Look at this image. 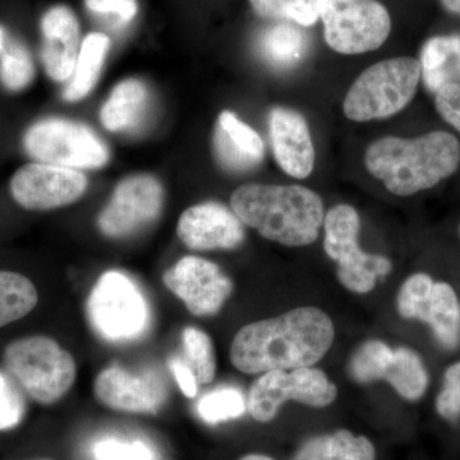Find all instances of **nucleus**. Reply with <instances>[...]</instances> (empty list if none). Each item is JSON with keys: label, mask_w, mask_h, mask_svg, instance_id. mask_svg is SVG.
<instances>
[{"label": "nucleus", "mask_w": 460, "mask_h": 460, "mask_svg": "<svg viewBox=\"0 0 460 460\" xmlns=\"http://www.w3.org/2000/svg\"><path fill=\"white\" fill-rule=\"evenodd\" d=\"M292 460H376V449L366 436L338 429L305 441Z\"/></svg>", "instance_id": "412c9836"}, {"label": "nucleus", "mask_w": 460, "mask_h": 460, "mask_svg": "<svg viewBox=\"0 0 460 460\" xmlns=\"http://www.w3.org/2000/svg\"><path fill=\"white\" fill-rule=\"evenodd\" d=\"M323 250L337 262L338 279L350 292L370 293L377 280L392 271L389 259L365 252L359 247L361 219L352 206L337 205L330 208L323 217Z\"/></svg>", "instance_id": "0eeeda50"}, {"label": "nucleus", "mask_w": 460, "mask_h": 460, "mask_svg": "<svg viewBox=\"0 0 460 460\" xmlns=\"http://www.w3.org/2000/svg\"><path fill=\"white\" fill-rule=\"evenodd\" d=\"M172 375H174L175 381L180 386L181 392L183 393L187 398L193 399L198 395V378H196L195 372L187 365L186 361H181L180 358H172L171 362Z\"/></svg>", "instance_id": "4c0bfd02"}, {"label": "nucleus", "mask_w": 460, "mask_h": 460, "mask_svg": "<svg viewBox=\"0 0 460 460\" xmlns=\"http://www.w3.org/2000/svg\"><path fill=\"white\" fill-rule=\"evenodd\" d=\"M260 56L274 68L287 69L304 59L307 38L290 23H278L266 29L259 39Z\"/></svg>", "instance_id": "b1692460"}, {"label": "nucleus", "mask_w": 460, "mask_h": 460, "mask_svg": "<svg viewBox=\"0 0 460 460\" xmlns=\"http://www.w3.org/2000/svg\"><path fill=\"white\" fill-rule=\"evenodd\" d=\"M230 205L242 223L283 246L314 243L323 224V199L302 186L246 184L233 192Z\"/></svg>", "instance_id": "7ed1b4c3"}, {"label": "nucleus", "mask_w": 460, "mask_h": 460, "mask_svg": "<svg viewBox=\"0 0 460 460\" xmlns=\"http://www.w3.org/2000/svg\"><path fill=\"white\" fill-rule=\"evenodd\" d=\"M184 353L187 365L195 372L199 384H210L217 372V362L211 339L202 330L196 328L184 329Z\"/></svg>", "instance_id": "7c9ffc66"}, {"label": "nucleus", "mask_w": 460, "mask_h": 460, "mask_svg": "<svg viewBox=\"0 0 460 460\" xmlns=\"http://www.w3.org/2000/svg\"><path fill=\"white\" fill-rule=\"evenodd\" d=\"M163 281L190 314L199 317L219 313L233 290L232 281L217 263L196 256L181 259Z\"/></svg>", "instance_id": "ddd939ff"}, {"label": "nucleus", "mask_w": 460, "mask_h": 460, "mask_svg": "<svg viewBox=\"0 0 460 460\" xmlns=\"http://www.w3.org/2000/svg\"><path fill=\"white\" fill-rule=\"evenodd\" d=\"M445 11L460 16V0H440Z\"/></svg>", "instance_id": "58836bf2"}, {"label": "nucleus", "mask_w": 460, "mask_h": 460, "mask_svg": "<svg viewBox=\"0 0 460 460\" xmlns=\"http://www.w3.org/2000/svg\"><path fill=\"white\" fill-rule=\"evenodd\" d=\"M383 380L405 401L416 402L429 387V372L419 353L411 348H396Z\"/></svg>", "instance_id": "393cba45"}, {"label": "nucleus", "mask_w": 460, "mask_h": 460, "mask_svg": "<svg viewBox=\"0 0 460 460\" xmlns=\"http://www.w3.org/2000/svg\"><path fill=\"white\" fill-rule=\"evenodd\" d=\"M438 416L449 422L460 419V362L454 363L444 375V385L436 399Z\"/></svg>", "instance_id": "f704fd0d"}, {"label": "nucleus", "mask_w": 460, "mask_h": 460, "mask_svg": "<svg viewBox=\"0 0 460 460\" xmlns=\"http://www.w3.org/2000/svg\"><path fill=\"white\" fill-rule=\"evenodd\" d=\"M366 168L393 195L411 196L452 177L460 165V144L452 133L417 138L384 137L367 148Z\"/></svg>", "instance_id": "f03ea898"}, {"label": "nucleus", "mask_w": 460, "mask_h": 460, "mask_svg": "<svg viewBox=\"0 0 460 460\" xmlns=\"http://www.w3.org/2000/svg\"><path fill=\"white\" fill-rule=\"evenodd\" d=\"M109 49L111 39L105 33L91 32L84 39L71 83L66 84L63 93L66 102H78L89 95L98 84Z\"/></svg>", "instance_id": "4be33fe9"}, {"label": "nucleus", "mask_w": 460, "mask_h": 460, "mask_svg": "<svg viewBox=\"0 0 460 460\" xmlns=\"http://www.w3.org/2000/svg\"><path fill=\"white\" fill-rule=\"evenodd\" d=\"M459 233H460V226H459Z\"/></svg>", "instance_id": "37998d69"}, {"label": "nucleus", "mask_w": 460, "mask_h": 460, "mask_svg": "<svg viewBox=\"0 0 460 460\" xmlns=\"http://www.w3.org/2000/svg\"><path fill=\"white\" fill-rule=\"evenodd\" d=\"M214 154L226 171L244 172L261 164L265 145L252 127L224 111L215 127Z\"/></svg>", "instance_id": "a211bd4d"}, {"label": "nucleus", "mask_w": 460, "mask_h": 460, "mask_svg": "<svg viewBox=\"0 0 460 460\" xmlns=\"http://www.w3.org/2000/svg\"><path fill=\"white\" fill-rule=\"evenodd\" d=\"M86 310L93 332L113 343L140 338L150 323V308L140 288L119 271L104 272L99 278Z\"/></svg>", "instance_id": "423d86ee"}, {"label": "nucleus", "mask_w": 460, "mask_h": 460, "mask_svg": "<svg viewBox=\"0 0 460 460\" xmlns=\"http://www.w3.org/2000/svg\"><path fill=\"white\" fill-rule=\"evenodd\" d=\"M435 281L428 274L417 272L402 283L396 298V307L407 320L423 321Z\"/></svg>", "instance_id": "2f4dec72"}, {"label": "nucleus", "mask_w": 460, "mask_h": 460, "mask_svg": "<svg viewBox=\"0 0 460 460\" xmlns=\"http://www.w3.org/2000/svg\"><path fill=\"white\" fill-rule=\"evenodd\" d=\"M25 413V402L11 378L0 372V431L16 428Z\"/></svg>", "instance_id": "72a5a7b5"}, {"label": "nucleus", "mask_w": 460, "mask_h": 460, "mask_svg": "<svg viewBox=\"0 0 460 460\" xmlns=\"http://www.w3.org/2000/svg\"><path fill=\"white\" fill-rule=\"evenodd\" d=\"M239 460H274L271 459L270 456H262V454H248V456H243Z\"/></svg>", "instance_id": "a19ab883"}, {"label": "nucleus", "mask_w": 460, "mask_h": 460, "mask_svg": "<svg viewBox=\"0 0 460 460\" xmlns=\"http://www.w3.org/2000/svg\"><path fill=\"white\" fill-rule=\"evenodd\" d=\"M39 302V293L25 275L0 271V328L23 319Z\"/></svg>", "instance_id": "a878e982"}, {"label": "nucleus", "mask_w": 460, "mask_h": 460, "mask_svg": "<svg viewBox=\"0 0 460 460\" xmlns=\"http://www.w3.org/2000/svg\"><path fill=\"white\" fill-rule=\"evenodd\" d=\"M35 77L31 54L9 36L4 49L0 53V81L11 91L25 90Z\"/></svg>", "instance_id": "cd10ccee"}, {"label": "nucleus", "mask_w": 460, "mask_h": 460, "mask_svg": "<svg viewBox=\"0 0 460 460\" xmlns=\"http://www.w3.org/2000/svg\"><path fill=\"white\" fill-rule=\"evenodd\" d=\"M89 11L98 14H111L123 22L133 20L138 11L137 0H84Z\"/></svg>", "instance_id": "e433bc0d"}, {"label": "nucleus", "mask_w": 460, "mask_h": 460, "mask_svg": "<svg viewBox=\"0 0 460 460\" xmlns=\"http://www.w3.org/2000/svg\"><path fill=\"white\" fill-rule=\"evenodd\" d=\"M93 392L105 407L128 413H157L168 398L164 381L156 372H132L118 366L100 372Z\"/></svg>", "instance_id": "4468645a"}, {"label": "nucleus", "mask_w": 460, "mask_h": 460, "mask_svg": "<svg viewBox=\"0 0 460 460\" xmlns=\"http://www.w3.org/2000/svg\"><path fill=\"white\" fill-rule=\"evenodd\" d=\"M87 184L86 175L77 169L30 163L14 172L11 193L21 208L47 211L74 204L83 198Z\"/></svg>", "instance_id": "9b49d317"}, {"label": "nucleus", "mask_w": 460, "mask_h": 460, "mask_svg": "<svg viewBox=\"0 0 460 460\" xmlns=\"http://www.w3.org/2000/svg\"><path fill=\"white\" fill-rule=\"evenodd\" d=\"M95 460H155V454L142 441H120L115 438L93 445Z\"/></svg>", "instance_id": "473e14b6"}, {"label": "nucleus", "mask_w": 460, "mask_h": 460, "mask_svg": "<svg viewBox=\"0 0 460 460\" xmlns=\"http://www.w3.org/2000/svg\"><path fill=\"white\" fill-rule=\"evenodd\" d=\"M42 65L54 81L72 77L80 53V22L66 5L50 8L41 20Z\"/></svg>", "instance_id": "f3484780"}, {"label": "nucleus", "mask_w": 460, "mask_h": 460, "mask_svg": "<svg viewBox=\"0 0 460 460\" xmlns=\"http://www.w3.org/2000/svg\"><path fill=\"white\" fill-rule=\"evenodd\" d=\"M337 386L319 368L265 372L251 386L247 411L257 422L269 423L284 402L293 401L313 408L328 407L337 399Z\"/></svg>", "instance_id": "9d476101"}, {"label": "nucleus", "mask_w": 460, "mask_h": 460, "mask_svg": "<svg viewBox=\"0 0 460 460\" xmlns=\"http://www.w3.org/2000/svg\"><path fill=\"white\" fill-rule=\"evenodd\" d=\"M8 32L7 30L4 29L2 25H0V53H2L3 49L5 48V44L8 41Z\"/></svg>", "instance_id": "ea45409f"}, {"label": "nucleus", "mask_w": 460, "mask_h": 460, "mask_svg": "<svg viewBox=\"0 0 460 460\" xmlns=\"http://www.w3.org/2000/svg\"><path fill=\"white\" fill-rule=\"evenodd\" d=\"M5 370L40 404H53L74 386L77 367L71 353L53 338L33 335L17 339L3 353Z\"/></svg>", "instance_id": "20e7f679"}, {"label": "nucleus", "mask_w": 460, "mask_h": 460, "mask_svg": "<svg viewBox=\"0 0 460 460\" xmlns=\"http://www.w3.org/2000/svg\"><path fill=\"white\" fill-rule=\"evenodd\" d=\"M326 44L345 56L376 50L389 38L392 18L377 0H319Z\"/></svg>", "instance_id": "6e6552de"}, {"label": "nucleus", "mask_w": 460, "mask_h": 460, "mask_svg": "<svg viewBox=\"0 0 460 460\" xmlns=\"http://www.w3.org/2000/svg\"><path fill=\"white\" fill-rule=\"evenodd\" d=\"M163 189L151 175H133L115 187L111 201L99 215V228L111 238L131 235L159 217Z\"/></svg>", "instance_id": "f8f14e48"}, {"label": "nucleus", "mask_w": 460, "mask_h": 460, "mask_svg": "<svg viewBox=\"0 0 460 460\" xmlns=\"http://www.w3.org/2000/svg\"><path fill=\"white\" fill-rule=\"evenodd\" d=\"M146 84L138 80L118 84L102 109V126L111 132L133 131L141 126L148 109Z\"/></svg>", "instance_id": "aec40b11"}, {"label": "nucleus", "mask_w": 460, "mask_h": 460, "mask_svg": "<svg viewBox=\"0 0 460 460\" xmlns=\"http://www.w3.org/2000/svg\"><path fill=\"white\" fill-rule=\"evenodd\" d=\"M177 234L193 251L233 250L244 241L241 220L219 202L187 208L178 220Z\"/></svg>", "instance_id": "2eb2a0df"}, {"label": "nucleus", "mask_w": 460, "mask_h": 460, "mask_svg": "<svg viewBox=\"0 0 460 460\" xmlns=\"http://www.w3.org/2000/svg\"><path fill=\"white\" fill-rule=\"evenodd\" d=\"M420 80L414 58L385 59L371 66L356 81L344 100V114L354 122L384 119L407 107Z\"/></svg>", "instance_id": "39448f33"}, {"label": "nucleus", "mask_w": 460, "mask_h": 460, "mask_svg": "<svg viewBox=\"0 0 460 460\" xmlns=\"http://www.w3.org/2000/svg\"><path fill=\"white\" fill-rule=\"evenodd\" d=\"M36 460H50V459H36Z\"/></svg>", "instance_id": "79ce46f5"}, {"label": "nucleus", "mask_w": 460, "mask_h": 460, "mask_svg": "<svg viewBox=\"0 0 460 460\" xmlns=\"http://www.w3.org/2000/svg\"><path fill=\"white\" fill-rule=\"evenodd\" d=\"M420 77L429 93L445 84H460V35H441L423 44L420 58Z\"/></svg>", "instance_id": "6ab92c4d"}, {"label": "nucleus", "mask_w": 460, "mask_h": 460, "mask_svg": "<svg viewBox=\"0 0 460 460\" xmlns=\"http://www.w3.org/2000/svg\"><path fill=\"white\" fill-rule=\"evenodd\" d=\"M247 410V401L241 390L220 386L202 396L198 404L199 417L208 425L238 419Z\"/></svg>", "instance_id": "c756f323"}, {"label": "nucleus", "mask_w": 460, "mask_h": 460, "mask_svg": "<svg viewBox=\"0 0 460 460\" xmlns=\"http://www.w3.org/2000/svg\"><path fill=\"white\" fill-rule=\"evenodd\" d=\"M23 145L36 162L72 169L102 168L109 162V148L86 124L63 118H47L33 123Z\"/></svg>", "instance_id": "1a4fd4ad"}, {"label": "nucleus", "mask_w": 460, "mask_h": 460, "mask_svg": "<svg viewBox=\"0 0 460 460\" xmlns=\"http://www.w3.org/2000/svg\"><path fill=\"white\" fill-rule=\"evenodd\" d=\"M393 352L394 349L384 341H366L354 352L348 365L350 377L359 384H371L383 380Z\"/></svg>", "instance_id": "bb28decb"}, {"label": "nucleus", "mask_w": 460, "mask_h": 460, "mask_svg": "<svg viewBox=\"0 0 460 460\" xmlns=\"http://www.w3.org/2000/svg\"><path fill=\"white\" fill-rule=\"evenodd\" d=\"M334 323L320 308L298 307L243 326L230 345V362L247 375L316 365L332 348Z\"/></svg>", "instance_id": "f257e3e1"}, {"label": "nucleus", "mask_w": 460, "mask_h": 460, "mask_svg": "<svg viewBox=\"0 0 460 460\" xmlns=\"http://www.w3.org/2000/svg\"><path fill=\"white\" fill-rule=\"evenodd\" d=\"M435 107L441 118L460 132V84H449L435 93Z\"/></svg>", "instance_id": "c9c22d12"}, {"label": "nucleus", "mask_w": 460, "mask_h": 460, "mask_svg": "<svg viewBox=\"0 0 460 460\" xmlns=\"http://www.w3.org/2000/svg\"><path fill=\"white\" fill-rule=\"evenodd\" d=\"M423 323L434 332L438 343L447 349L458 347L460 341V305L456 290L445 281L432 288Z\"/></svg>", "instance_id": "5701e85b"}, {"label": "nucleus", "mask_w": 460, "mask_h": 460, "mask_svg": "<svg viewBox=\"0 0 460 460\" xmlns=\"http://www.w3.org/2000/svg\"><path fill=\"white\" fill-rule=\"evenodd\" d=\"M272 151L290 177L305 180L314 171V147L307 122L298 111L274 108L270 113Z\"/></svg>", "instance_id": "dca6fc26"}, {"label": "nucleus", "mask_w": 460, "mask_h": 460, "mask_svg": "<svg viewBox=\"0 0 460 460\" xmlns=\"http://www.w3.org/2000/svg\"><path fill=\"white\" fill-rule=\"evenodd\" d=\"M260 17L310 27L319 20V0H250Z\"/></svg>", "instance_id": "c85d7f7f"}]
</instances>
